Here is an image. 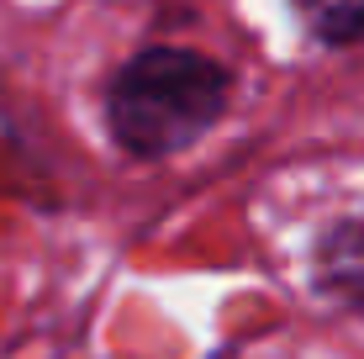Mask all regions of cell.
I'll list each match as a JSON object with an SVG mask.
<instances>
[{
    "instance_id": "obj_1",
    "label": "cell",
    "mask_w": 364,
    "mask_h": 359,
    "mask_svg": "<svg viewBox=\"0 0 364 359\" xmlns=\"http://www.w3.org/2000/svg\"><path fill=\"white\" fill-rule=\"evenodd\" d=\"M228 69L191 48H148L106 90V122L137 159H164L191 148L228 106Z\"/></svg>"
},
{
    "instance_id": "obj_3",
    "label": "cell",
    "mask_w": 364,
    "mask_h": 359,
    "mask_svg": "<svg viewBox=\"0 0 364 359\" xmlns=\"http://www.w3.org/2000/svg\"><path fill=\"white\" fill-rule=\"evenodd\" d=\"M296 6L322 43H359L364 37V0H296Z\"/></svg>"
},
{
    "instance_id": "obj_2",
    "label": "cell",
    "mask_w": 364,
    "mask_h": 359,
    "mask_svg": "<svg viewBox=\"0 0 364 359\" xmlns=\"http://www.w3.org/2000/svg\"><path fill=\"white\" fill-rule=\"evenodd\" d=\"M317 280L328 296L364 312V217L338 222L328 238L317 243Z\"/></svg>"
}]
</instances>
